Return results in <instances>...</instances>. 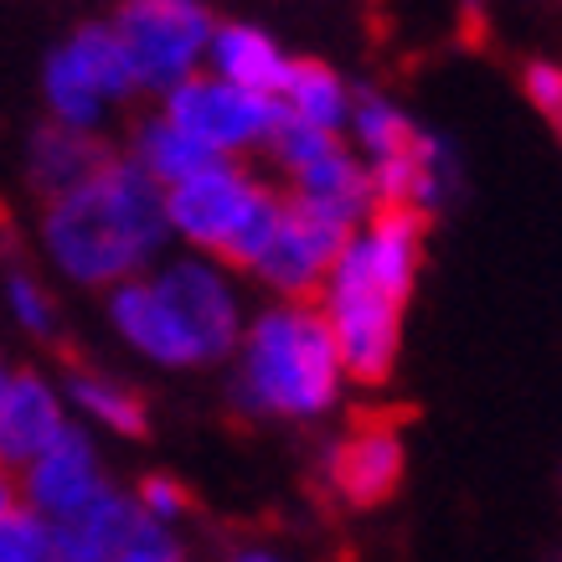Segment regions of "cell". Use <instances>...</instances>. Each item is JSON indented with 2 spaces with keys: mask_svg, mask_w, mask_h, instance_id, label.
I'll list each match as a JSON object with an SVG mask.
<instances>
[{
  "mask_svg": "<svg viewBox=\"0 0 562 562\" xmlns=\"http://www.w3.org/2000/svg\"><path fill=\"white\" fill-rule=\"evenodd\" d=\"M42 254L68 284L114 290L160 263L171 243L166 187H155L130 155H109L83 187L42 206Z\"/></svg>",
  "mask_w": 562,
  "mask_h": 562,
  "instance_id": "obj_1",
  "label": "cell"
},
{
  "mask_svg": "<svg viewBox=\"0 0 562 562\" xmlns=\"http://www.w3.org/2000/svg\"><path fill=\"white\" fill-rule=\"evenodd\" d=\"M109 321L120 341L155 367H206L233 357L243 341V294L233 269L206 254H181L155 263L139 279L109 290Z\"/></svg>",
  "mask_w": 562,
  "mask_h": 562,
  "instance_id": "obj_2",
  "label": "cell"
},
{
  "mask_svg": "<svg viewBox=\"0 0 562 562\" xmlns=\"http://www.w3.org/2000/svg\"><path fill=\"white\" fill-rule=\"evenodd\" d=\"M346 367L315 300H279L243 325L233 351V403L258 418L310 424L341 403Z\"/></svg>",
  "mask_w": 562,
  "mask_h": 562,
  "instance_id": "obj_3",
  "label": "cell"
},
{
  "mask_svg": "<svg viewBox=\"0 0 562 562\" xmlns=\"http://www.w3.org/2000/svg\"><path fill=\"white\" fill-rule=\"evenodd\" d=\"M315 305L336 336L346 382H357V387L387 382L397 367V346H403V300L387 284H376L367 263L351 254V243L341 248L336 269L325 273Z\"/></svg>",
  "mask_w": 562,
  "mask_h": 562,
  "instance_id": "obj_4",
  "label": "cell"
},
{
  "mask_svg": "<svg viewBox=\"0 0 562 562\" xmlns=\"http://www.w3.org/2000/svg\"><path fill=\"white\" fill-rule=\"evenodd\" d=\"M109 26L120 36L139 93H155V99H166L171 88L206 68V47L217 32L202 0H124Z\"/></svg>",
  "mask_w": 562,
  "mask_h": 562,
  "instance_id": "obj_5",
  "label": "cell"
},
{
  "mask_svg": "<svg viewBox=\"0 0 562 562\" xmlns=\"http://www.w3.org/2000/svg\"><path fill=\"white\" fill-rule=\"evenodd\" d=\"M139 93L135 72L124 63L120 36L109 21H88L63 42V47L47 57L42 68V99H47V114L57 124H72V130H93L109 120V109H120Z\"/></svg>",
  "mask_w": 562,
  "mask_h": 562,
  "instance_id": "obj_6",
  "label": "cell"
},
{
  "mask_svg": "<svg viewBox=\"0 0 562 562\" xmlns=\"http://www.w3.org/2000/svg\"><path fill=\"white\" fill-rule=\"evenodd\" d=\"M160 114L181 124L217 160H243L248 150L269 145L273 124H279V99L227 83L217 72H196L160 99Z\"/></svg>",
  "mask_w": 562,
  "mask_h": 562,
  "instance_id": "obj_7",
  "label": "cell"
},
{
  "mask_svg": "<svg viewBox=\"0 0 562 562\" xmlns=\"http://www.w3.org/2000/svg\"><path fill=\"white\" fill-rule=\"evenodd\" d=\"M258 181L248 166L238 160H212L202 166L196 176L166 187V222H171V238L187 243L191 254H206V258H222L233 233L243 227L248 206L258 196Z\"/></svg>",
  "mask_w": 562,
  "mask_h": 562,
  "instance_id": "obj_8",
  "label": "cell"
},
{
  "mask_svg": "<svg viewBox=\"0 0 562 562\" xmlns=\"http://www.w3.org/2000/svg\"><path fill=\"white\" fill-rule=\"evenodd\" d=\"M351 233H357V227H346V222L325 217V212H315V206L290 196L279 233H273V243L254 263V279L269 284L279 300H315L325 284V273L336 269L341 248L351 243Z\"/></svg>",
  "mask_w": 562,
  "mask_h": 562,
  "instance_id": "obj_9",
  "label": "cell"
},
{
  "mask_svg": "<svg viewBox=\"0 0 562 562\" xmlns=\"http://www.w3.org/2000/svg\"><path fill=\"white\" fill-rule=\"evenodd\" d=\"M403 470H408V449L392 418H361L325 454V485L351 512H372L392 501V491L403 485Z\"/></svg>",
  "mask_w": 562,
  "mask_h": 562,
  "instance_id": "obj_10",
  "label": "cell"
},
{
  "mask_svg": "<svg viewBox=\"0 0 562 562\" xmlns=\"http://www.w3.org/2000/svg\"><path fill=\"white\" fill-rule=\"evenodd\" d=\"M16 485H21V506L57 527V521L83 512L109 480H103L99 449L88 439V428L68 424V434L52 443V449H42L26 470H16Z\"/></svg>",
  "mask_w": 562,
  "mask_h": 562,
  "instance_id": "obj_11",
  "label": "cell"
},
{
  "mask_svg": "<svg viewBox=\"0 0 562 562\" xmlns=\"http://www.w3.org/2000/svg\"><path fill=\"white\" fill-rule=\"evenodd\" d=\"M72 413L63 397V382L32 372V367H11V382L0 392V464L26 470V464L52 449L68 434Z\"/></svg>",
  "mask_w": 562,
  "mask_h": 562,
  "instance_id": "obj_12",
  "label": "cell"
},
{
  "mask_svg": "<svg viewBox=\"0 0 562 562\" xmlns=\"http://www.w3.org/2000/svg\"><path fill=\"white\" fill-rule=\"evenodd\" d=\"M367 176H372L376 206H408V212H424L428 217V212H439V206L454 196L460 166H454V150H449L439 135L418 130L397 155L367 166Z\"/></svg>",
  "mask_w": 562,
  "mask_h": 562,
  "instance_id": "obj_13",
  "label": "cell"
},
{
  "mask_svg": "<svg viewBox=\"0 0 562 562\" xmlns=\"http://www.w3.org/2000/svg\"><path fill=\"white\" fill-rule=\"evenodd\" d=\"M290 196L294 202L315 206L325 217L346 222V227H361V222L372 217V176H367V160H361L351 145H336V150H325L321 160H310L305 171L290 176Z\"/></svg>",
  "mask_w": 562,
  "mask_h": 562,
  "instance_id": "obj_14",
  "label": "cell"
},
{
  "mask_svg": "<svg viewBox=\"0 0 562 562\" xmlns=\"http://www.w3.org/2000/svg\"><path fill=\"white\" fill-rule=\"evenodd\" d=\"M103 160H109V150H103V139L93 130H72V124L57 120H42L32 130V139H26V176L42 191V202L83 187Z\"/></svg>",
  "mask_w": 562,
  "mask_h": 562,
  "instance_id": "obj_15",
  "label": "cell"
},
{
  "mask_svg": "<svg viewBox=\"0 0 562 562\" xmlns=\"http://www.w3.org/2000/svg\"><path fill=\"white\" fill-rule=\"evenodd\" d=\"M139 521V501L130 491L103 485L78 516L52 527V562H114L120 542Z\"/></svg>",
  "mask_w": 562,
  "mask_h": 562,
  "instance_id": "obj_16",
  "label": "cell"
},
{
  "mask_svg": "<svg viewBox=\"0 0 562 562\" xmlns=\"http://www.w3.org/2000/svg\"><path fill=\"white\" fill-rule=\"evenodd\" d=\"M206 72H217V78H227V83L279 99L284 72H290V57H284V47H279L263 26L222 21L217 32H212V47H206Z\"/></svg>",
  "mask_w": 562,
  "mask_h": 562,
  "instance_id": "obj_17",
  "label": "cell"
},
{
  "mask_svg": "<svg viewBox=\"0 0 562 562\" xmlns=\"http://www.w3.org/2000/svg\"><path fill=\"white\" fill-rule=\"evenodd\" d=\"M63 397L68 413H78L88 428H103L114 439H145L150 434V408L130 382L99 372V367H72L63 376Z\"/></svg>",
  "mask_w": 562,
  "mask_h": 562,
  "instance_id": "obj_18",
  "label": "cell"
},
{
  "mask_svg": "<svg viewBox=\"0 0 562 562\" xmlns=\"http://www.w3.org/2000/svg\"><path fill=\"white\" fill-rule=\"evenodd\" d=\"M351 103H357V93L346 88V78L336 68H325L315 57H290V72H284V88H279V114L330 130V135H346Z\"/></svg>",
  "mask_w": 562,
  "mask_h": 562,
  "instance_id": "obj_19",
  "label": "cell"
},
{
  "mask_svg": "<svg viewBox=\"0 0 562 562\" xmlns=\"http://www.w3.org/2000/svg\"><path fill=\"white\" fill-rule=\"evenodd\" d=\"M130 160H135L145 176H150L155 187H176V181L196 176L202 166H212L217 155L206 150V145H196V139H191L181 124L166 120V114L155 109L150 120L135 124V139H130Z\"/></svg>",
  "mask_w": 562,
  "mask_h": 562,
  "instance_id": "obj_20",
  "label": "cell"
},
{
  "mask_svg": "<svg viewBox=\"0 0 562 562\" xmlns=\"http://www.w3.org/2000/svg\"><path fill=\"white\" fill-rule=\"evenodd\" d=\"M413 135H418V124H413L392 99H382V93H357L351 120H346V139H351V150H357L367 166L397 155Z\"/></svg>",
  "mask_w": 562,
  "mask_h": 562,
  "instance_id": "obj_21",
  "label": "cell"
},
{
  "mask_svg": "<svg viewBox=\"0 0 562 562\" xmlns=\"http://www.w3.org/2000/svg\"><path fill=\"white\" fill-rule=\"evenodd\" d=\"M0 300H5V315H11L26 336H42V341L57 336V300H52V290L32 269L11 263L5 279H0Z\"/></svg>",
  "mask_w": 562,
  "mask_h": 562,
  "instance_id": "obj_22",
  "label": "cell"
},
{
  "mask_svg": "<svg viewBox=\"0 0 562 562\" xmlns=\"http://www.w3.org/2000/svg\"><path fill=\"white\" fill-rule=\"evenodd\" d=\"M0 562H52V521L16 506L0 516Z\"/></svg>",
  "mask_w": 562,
  "mask_h": 562,
  "instance_id": "obj_23",
  "label": "cell"
},
{
  "mask_svg": "<svg viewBox=\"0 0 562 562\" xmlns=\"http://www.w3.org/2000/svg\"><path fill=\"white\" fill-rule=\"evenodd\" d=\"M114 562H187V547H181L176 527H166V521H150V516L139 512V521L130 527V537L120 542Z\"/></svg>",
  "mask_w": 562,
  "mask_h": 562,
  "instance_id": "obj_24",
  "label": "cell"
},
{
  "mask_svg": "<svg viewBox=\"0 0 562 562\" xmlns=\"http://www.w3.org/2000/svg\"><path fill=\"white\" fill-rule=\"evenodd\" d=\"M135 501L150 521H166V527H181V521L191 516V491L176 475H145L139 480V491H135Z\"/></svg>",
  "mask_w": 562,
  "mask_h": 562,
  "instance_id": "obj_25",
  "label": "cell"
},
{
  "mask_svg": "<svg viewBox=\"0 0 562 562\" xmlns=\"http://www.w3.org/2000/svg\"><path fill=\"white\" fill-rule=\"evenodd\" d=\"M521 93H527V103L547 120V130L562 139V68L558 63H542V57L527 63V68H521Z\"/></svg>",
  "mask_w": 562,
  "mask_h": 562,
  "instance_id": "obj_26",
  "label": "cell"
},
{
  "mask_svg": "<svg viewBox=\"0 0 562 562\" xmlns=\"http://www.w3.org/2000/svg\"><path fill=\"white\" fill-rule=\"evenodd\" d=\"M21 506V485H16V470L11 464H0V516L16 512Z\"/></svg>",
  "mask_w": 562,
  "mask_h": 562,
  "instance_id": "obj_27",
  "label": "cell"
},
{
  "mask_svg": "<svg viewBox=\"0 0 562 562\" xmlns=\"http://www.w3.org/2000/svg\"><path fill=\"white\" fill-rule=\"evenodd\" d=\"M227 562H284L279 552H269V547H238Z\"/></svg>",
  "mask_w": 562,
  "mask_h": 562,
  "instance_id": "obj_28",
  "label": "cell"
},
{
  "mask_svg": "<svg viewBox=\"0 0 562 562\" xmlns=\"http://www.w3.org/2000/svg\"><path fill=\"white\" fill-rule=\"evenodd\" d=\"M460 11H464V16H475V11H480V0H460Z\"/></svg>",
  "mask_w": 562,
  "mask_h": 562,
  "instance_id": "obj_29",
  "label": "cell"
},
{
  "mask_svg": "<svg viewBox=\"0 0 562 562\" xmlns=\"http://www.w3.org/2000/svg\"><path fill=\"white\" fill-rule=\"evenodd\" d=\"M5 382H11V367H5V361H0V392H5Z\"/></svg>",
  "mask_w": 562,
  "mask_h": 562,
  "instance_id": "obj_30",
  "label": "cell"
}]
</instances>
